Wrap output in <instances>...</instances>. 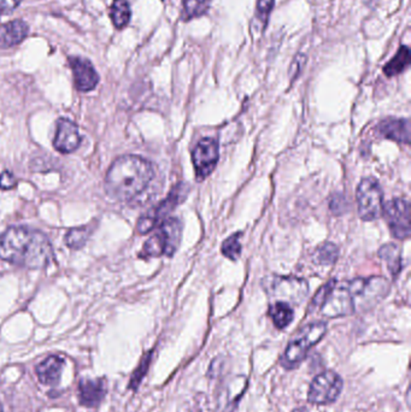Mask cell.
Instances as JSON below:
<instances>
[{
  "instance_id": "17",
  "label": "cell",
  "mask_w": 411,
  "mask_h": 412,
  "mask_svg": "<svg viewBox=\"0 0 411 412\" xmlns=\"http://www.w3.org/2000/svg\"><path fill=\"white\" fill-rule=\"evenodd\" d=\"M63 369L64 359L60 356H50L35 366V373L42 384L55 387L60 384Z\"/></svg>"
},
{
  "instance_id": "26",
  "label": "cell",
  "mask_w": 411,
  "mask_h": 412,
  "mask_svg": "<svg viewBox=\"0 0 411 412\" xmlns=\"http://www.w3.org/2000/svg\"><path fill=\"white\" fill-rule=\"evenodd\" d=\"M151 359H152V351L146 353L143 357V359L139 363V366H137V369L133 371V374L130 376V384H128V388L132 391H137L139 388V386L141 384L143 377L148 373L150 364H151Z\"/></svg>"
},
{
  "instance_id": "14",
  "label": "cell",
  "mask_w": 411,
  "mask_h": 412,
  "mask_svg": "<svg viewBox=\"0 0 411 412\" xmlns=\"http://www.w3.org/2000/svg\"><path fill=\"white\" fill-rule=\"evenodd\" d=\"M80 143L81 136L78 125L67 118H60L57 123V130L53 140L55 150L64 154L74 152L75 150L79 147Z\"/></svg>"
},
{
  "instance_id": "24",
  "label": "cell",
  "mask_w": 411,
  "mask_h": 412,
  "mask_svg": "<svg viewBox=\"0 0 411 412\" xmlns=\"http://www.w3.org/2000/svg\"><path fill=\"white\" fill-rule=\"evenodd\" d=\"M182 19L185 21L197 19L208 12L211 0H184Z\"/></svg>"
},
{
  "instance_id": "22",
  "label": "cell",
  "mask_w": 411,
  "mask_h": 412,
  "mask_svg": "<svg viewBox=\"0 0 411 412\" xmlns=\"http://www.w3.org/2000/svg\"><path fill=\"white\" fill-rule=\"evenodd\" d=\"M379 257L387 265L388 271L392 275H398L402 270V255L401 249L396 244H387L379 251Z\"/></svg>"
},
{
  "instance_id": "2",
  "label": "cell",
  "mask_w": 411,
  "mask_h": 412,
  "mask_svg": "<svg viewBox=\"0 0 411 412\" xmlns=\"http://www.w3.org/2000/svg\"><path fill=\"white\" fill-rule=\"evenodd\" d=\"M156 172L151 162L138 156H123L112 163L105 179L107 195L132 201L140 198L152 185Z\"/></svg>"
},
{
  "instance_id": "7",
  "label": "cell",
  "mask_w": 411,
  "mask_h": 412,
  "mask_svg": "<svg viewBox=\"0 0 411 412\" xmlns=\"http://www.w3.org/2000/svg\"><path fill=\"white\" fill-rule=\"evenodd\" d=\"M344 382L340 375L327 370L316 376L310 384L308 400L315 405H329L339 398Z\"/></svg>"
},
{
  "instance_id": "8",
  "label": "cell",
  "mask_w": 411,
  "mask_h": 412,
  "mask_svg": "<svg viewBox=\"0 0 411 412\" xmlns=\"http://www.w3.org/2000/svg\"><path fill=\"white\" fill-rule=\"evenodd\" d=\"M355 305L371 306L383 299L390 289V283L385 278L374 276L369 278H356L349 283Z\"/></svg>"
},
{
  "instance_id": "1",
  "label": "cell",
  "mask_w": 411,
  "mask_h": 412,
  "mask_svg": "<svg viewBox=\"0 0 411 412\" xmlns=\"http://www.w3.org/2000/svg\"><path fill=\"white\" fill-rule=\"evenodd\" d=\"M0 258L28 269L51 265L53 249L47 236L26 227H10L0 235Z\"/></svg>"
},
{
  "instance_id": "32",
  "label": "cell",
  "mask_w": 411,
  "mask_h": 412,
  "mask_svg": "<svg viewBox=\"0 0 411 412\" xmlns=\"http://www.w3.org/2000/svg\"><path fill=\"white\" fill-rule=\"evenodd\" d=\"M293 412H308V410H306V409L305 408H301V409H297V410H295V411Z\"/></svg>"
},
{
  "instance_id": "16",
  "label": "cell",
  "mask_w": 411,
  "mask_h": 412,
  "mask_svg": "<svg viewBox=\"0 0 411 412\" xmlns=\"http://www.w3.org/2000/svg\"><path fill=\"white\" fill-rule=\"evenodd\" d=\"M376 132L380 136L385 139L393 140L401 144H409L410 143V122L404 118H387L381 120Z\"/></svg>"
},
{
  "instance_id": "3",
  "label": "cell",
  "mask_w": 411,
  "mask_h": 412,
  "mask_svg": "<svg viewBox=\"0 0 411 412\" xmlns=\"http://www.w3.org/2000/svg\"><path fill=\"white\" fill-rule=\"evenodd\" d=\"M314 305L319 306L322 315L329 319H338L352 315L356 305L349 283H327L314 298Z\"/></svg>"
},
{
  "instance_id": "9",
  "label": "cell",
  "mask_w": 411,
  "mask_h": 412,
  "mask_svg": "<svg viewBox=\"0 0 411 412\" xmlns=\"http://www.w3.org/2000/svg\"><path fill=\"white\" fill-rule=\"evenodd\" d=\"M187 195V188L186 186L177 185L174 190H171L170 195H168L166 200H163L157 208L150 210L148 213H145L143 217H140L138 222V233L140 234H148L151 232L153 228L157 226L159 221H162L168 213H170L176 205L185 199Z\"/></svg>"
},
{
  "instance_id": "19",
  "label": "cell",
  "mask_w": 411,
  "mask_h": 412,
  "mask_svg": "<svg viewBox=\"0 0 411 412\" xmlns=\"http://www.w3.org/2000/svg\"><path fill=\"white\" fill-rule=\"evenodd\" d=\"M275 0H257L254 21L251 24L254 34H262L268 26L269 16L273 11Z\"/></svg>"
},
{
  "instance_id": "18",
  "label": "cell",
  "mask_w": 411,
  "mask_h": 412,
  "mask_svg": "<svg viewBox=\"0 0 411 412\" xmlns=\"http://www.w3.org/2000/svg\"><path fill=\"white\" fill-rule=\"evenodd\" d=\"M28 24L22 19H15L11 22L3 24L0 27V47L9 48V47L19 45L27 37Z\"/></svg>"
},
{
  "instance_id": "29",
  "label": "cell",
  "mask_w": 411,
  "mask_h": 412,
  "mask_svg": "<svg viewBox=\"0 0 411 412\" xmlns=\"http://www.w3.org/2000/svg\"><path fill=\"white\" fill-rule=\"evenodd\" d=\"M306 63V56L305 55H297L296 58L293 60V63L291 65V70H290V75H291V79L295 80L298 78V75L301 73L303 66Z\"/></svg>"
},
{
  "instance_id": "10",
  "label": "cell",
  "mask_w": 411,
  "mask_h": 412,
  "mask_svg": "<svg viewBox=\"0 0 411 412\" xmlns=\"http://www.w3.org/2000/svg\"><path fill=\"white\" fill-rule=\"evenodd\" d=\"M267 291L270 296L286 301L285 303L299 304L308 294L309 286L301 278L273 276L267 283Z\"/></svg>"
},
{
  "instance_id": "25",
  "label": "cell",
  "mask_w": 411,
  "mask_h": 412,
  "mask_svg": "<svg viewBox=\"0 0 411 412\" xmlns=\"http://www.w3.org/2000/svg\"><path fill=\"white\" fill-rule=\"evenodd\" d=\"M91 233H92L91 226L71 228L69 232L67 233V235H65V244L70 249H73V250L81 249L87 242Z\"/></svg>"
},
{
  "instance_id": "5",
  "label": "cell",
  "mask_w": 411,
  "mask_h": 412,
  "mask_svg": "<svg viewBox=\"0 0 411 412\" xmlns=\"http://www.w3.org/2000/svg\"><path fill=\"white\" fill-rule=\"evenodd\" d=\"M181 240V223L177 218H168L155 235L143 245V253L150 257L175 253Z\"/></svg>"
},
{
  "instance_id": "15",
  "label": "cell",
  "mask_w": 411,
  "mask_h": 412,
  "mask_svg": "<svg viewBox=\"0 0 411 412\" xmlns=\"http://www.w3.org/2000/svg\"><path fill=\"white\" fill-rule=\"evenodd\" d=\"M107 394L105 377L82 379L79 384V402L85 408H97Z\"/></svg>"
},
{
  "instance_id": "6",
  "label": "cell",
  "mask_w": 411,
  "mask_h": 412,
  "mask_svg": "<svg viewBox=\"0 0 411 412\" xmlns=\"http://www.w3.org/2000/svg\"><path fill=\"white\" fill-rule=\"evenodd\" d=\"M356 197L358 213L363 221H375L383 215V190L375 179L367 177L360 181Z\"/></svg>"
},
{
  "instance_id": "30",
  "label": "cell",
  "mask_w": 411,
  "mask_h": 412,
  "mask_svg": "<svg viewBox=\"0 0 411 412\" xmlns=\"http://www.w3.org/2000/svg\"><path fill=\"white\" fill-rule=\"evenodd\" d=\"M17 185V180L14 174L10 172H4L0 174V188L1 190H11Z\"/></svg>"
},
{
  "instance_id": "28",
  "label": "cell",
  "mask_w": 411,
  "mask_h": 412,
  "mask_svg": "<svg viewBox=\"0 0 411 412\" xmlns=\"http://www.w3.org/2000/svg\"><path fill=\"white\" fill-rule=\"evenodd\" d=\"M339 251L337 246L332 242H326L316 251L315 258L319 262L320 265H332L337 262Z\"/></svg>"
},
{
  "instance_id": "4",
  "label": "cell",
  "mask_w": 411,
  "mask_h": 412,
  "mask_svg": "<svg viewBox=\"0 0 411 412\" xmlns=\"http://www.w3.org/2000/svg\"><path fill=\"white\" fill-rule=\"evenodd\" d=\"M326 332L327 324L324 322H313L299 329L287 345L285 352L282 353L280 359L281 366L287 370L296 369L301 366V361L308 356L310 350L314 348L316 343H320Z\"/></svg>"
},
{
  "instance_id": "13",
  "label": "cell",
  "mask_w": 411,
  "mask_h": 412,
  "mask_svg": "<svg viewBox=\"0 0 411 412\" xmlns=\"http://www.w3.org/2000/svg\"><path fill=\"white\" fill-rule=\"evenodd\" d=\"M69 64L74 75L75 87L80 92H88L96 89L99 76L89 60L83 57H70Z\"/></svg>"
},
{
  "instance_id": "12",
  "label": "cell",
  "mask_w": 411,
  "mask_h": 412,
  "mask_svg": "<svg viewBox=\"0 0 411 412\" xmlns=\"http://www.w3.org/2000/svg\"><path fill=\"white\" fill-rule=\"evenodd\" d=\"M385 217L390 231L394 238L404 240L410 235V208L404 199H393L388 201L385 208Z\"/></svg>"
},
{
  "instance_id": "23",
  "label": "cell",
  "mask_w": 411,
  "mask_h": 412,
  "mask_svg": "<svg viewBox=\"0 0 411 412\" xmlns=\"http://www.w3.org/2000/svg\"><path fill=\"white\" fill-rule=\"evenodd\" d=\"M130 6L127 0H114L110 8V19L117 29L125 28L130 21Z\"/></svg>"
},
{
  "instance_id": "11",
  "label": "cell",
  "mask_w": 411,
  "mask_h": 412,
  "mask_svg": "<svg viewBox=\"0 0 411 412\" xmlns=\"http://www.w3.org/2000/svg\"><path fill=\"white\" fill-rule=\"evenodd\" d=\"M194 172L198 180L208 177L218 162V141L213 138H204L195 145L192 152Z\"/></svg>"
},
{
  "instance_id": "20",
  "label": "cell",
  "mask_w": 411,
  "mask_h": 412,
  "mask_svg": "<svg viewBox=\"0 0 411 412\" xmlns=\"http://www.w3.org/2000/svg\"><path fill=\"white\" fill-rule=\"evenodd\" d=\"M410 64V48L408 46H401L392 60L384 66V73L388 78L402 74Z\"/></svg>"
},
{
  "instance_id": "33",
  "label": "cell",
  "mask_w": 411,
  "mask_h": 412,
  "mask_svg": "<svg viewBox=\"0 0 411 412\" xmlns=\"http://www.w3.org/2000/svg\"><path fill=\"white\" fill-rule=\"evenodd\" d=\"M0 412H3V404L0 403Z\"/></svg>"
},
{
  "instance_id": "27",
  "label": "cell",
  "mask_w": 411,
  "mask_h": 412,
  "mask_svg": "<svg viewBox=\"0 0 411 412\" xmlns=\"http://www.w3.org/2000/svg\"><path fill=\"white\" fill-rule=\"evenodd\" d=\"M241 233H236L233 235L229 236L228 239L223 241L222 244V253L228 260H236L239 258L241 253Z\"/></svg>"
},
{
  "instance_id": "31",
  "label": "cell",
  "mask_w": 411,
  "mask_h": 412,
  "mask_svg": "<svg viewBox=\"0 0 411 412\" xmlns=\"http://www.w3.org/2000/svg\"><path fill=\"white\" fill-rule=\"evenodd\" d=\"M21 0H0V12H9L19 6Z\"/></svg>"
},
{
  "instance_id": "21",
  "label": "cell",
  "mask_w": 411,
  "mask_h": 412,
  "mask_svg": "<svg viewBox=\"0 0 411 412\" xmlns=\"http://www.w3.org/2000/svg\"><path fill=\"white\" fill-rule=\"evenodd\" d=\"M269 316L272 317L277 328L283 329L291 324L293 317H295V312L288 303L277 301L270 306Z\"/></svg>"
}]
</instances>
